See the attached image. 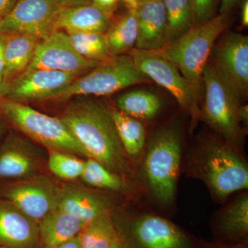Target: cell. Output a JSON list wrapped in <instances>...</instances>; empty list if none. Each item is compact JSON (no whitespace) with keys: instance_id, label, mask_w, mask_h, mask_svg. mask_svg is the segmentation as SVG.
<instances>
[{"instance_id":"cell-1","label":"cell","mask_w":248,"mask_h":248,"mask_svg":"<svg viewBox=\"0 0 248 248\" xmlns=\"http://www.w3.org/2000/svg\"><path fill=\"white\" fill-rule=\"evenodd\" d=\"M86 151L88 158L99 161L125 179L133 172L117 135L112 111L92 101L74 103L60 116Z\"/></svg>"},{"instance_id":"cell-2","label":"cell","mask_w":248,"mask_h":248,"mask_svg":"<svg viewBox=\"0 0 248 248\" xmlns=\"http://www.w3.org/2000/svg\"><path fill=\"white\" fill-rule=\"evenodd\" d=\"M182 156V134L173 125L156 131L145 150L141 177L152 198L162 206H170L175 199Z\"/></svg>"},{"instance_id":"cell-3","label":"cell","mask_w":248,"mask_h":248,"mask_svg":"<svg viewBox=\"0 0 248 248\" xmlns=\"http://www.w3.org/2000/svg\"><path fill=\"white\" fill-rule=\"evenodd\" d=\"M189 167L192 176L202 180L219 202L248 189L247 164L226 142H205L192 155Z\"/></svg>"},{"instance_id":"cell-4","label":"cell","mask_w":248,"mask_h":248,"mask_svg":"<svg viewBox=\"0 0 248 248\" xmlns=\"http://www.w3.org/2000/svg\"><path fill=\"white\" fill-rule=\"evenodd\" d=\"M229 24L228 14L197 24L187 33L163 48L153 50L177 67L200 102L202 76L215 42Z\"/></svg>"},{"instance_id":"cell-5","label":"cell","mask_w":248,"mask_h":248,"mask_svg":"<svg viewBox=\"0 0 248 248\" xmlns=\"http://www.w3.org/2000/svg\"><path fill=\"white\" fill-rule=\"evenodd\" d=\"M202 81L205 86V99L200 118L227 144L239 152L245 133L239 116L242 100L210 60L204 68Z\"/></svg>"},{"instance_id":"cell-6","label":"cell","mask_w":248,"mask_h":248,"mask_svg":"<svg viewBox=\"0 0 248 248\" xmlns=\"http://www.w3.org/2000/svg\"><path fill=\"white\" fill-rule=\"evenodd\" d=\"M150 81L129 55H120L102 62L84 76L78 77L50 99L63 101L75 96L109 95L128 86Z\"/></svg>"},{"instance_id":"cell-7","label":"cell","mask_w":248,"mask_h":248,"mask_svg":"<svg viewBox=\"0 0 248 248\" xmlns=\"http://www.w3.org/2000/svg\"><path fill=\"white\" fill-rule=\"evenodd\" d=\"M114 221L126 248L209 247L167 218L153 214H140L122 222Z\"/></svg>"},{"instance_id":"cell-8","label":"cell","mask_w":248,"mask_h":248,"mask_svg":"<svg viewBox=\"0 0 248 248\" xmlns=\"http://www.w3.org/2000/svg\"><path fill=\"white\" fill-rule=\"evenodd\" d=\"M1 110L21 131L49 150L76 153L88 157L86 151L60 117L46 115L24 103L10 99L2 102Z\"/></svg>"},{"instance_id":"cell-9","label":"cell","mask_w":248,"mask_h":248,"mask_svg":"<svg viewBox=\"0 0 248 248\" xmlns=\"http://www.w3.org/2000/svg\"><path fill=\"white\" fill-rule=\"evenodd\" d=\"M129 54L137 68L150 79L169 91L190 115L192 124L196 125L200 119V102L177 67L153 50L135 48Z\"/></svg>"},{"instance_id":"cell-10","label":"cell","mask_w":248,"mask_h":248,"mask_svg":"<svg viewBox=\"0 0 248 248\" xmlns=\"http://www.w3.org/2000/svg\"><path fill=\"white\" fill-rule=\"evenodd\" d=\"M61 7L57 0H17L9 14L0 18V34H22L42 40L55 31Z\"/></svg>"},{"instance_id":"cell-11","label":"cell","mask_w":248,"mask_h":248,"mask_svg":"<svg viewBox=\"0 0 248 248\" xmlns=\"http://www.w3.org/2000/svg\"><path fill=\"white\" fill-rule=\"evenodd\" d=\"M101 63L83 58L73 48L68 33L56 30L37 42L33 58L24 73L51 70L80 76Z\"/></svg>"},{"instance_id":"cell-12","label":"cell","mask_w":248,"mask_h":248,"mask_svg":"<svg viewBox=\"0 0 248 248\" xmlns=\"http://www.w3.org/2000/svg\"><path fill=\"white\" fill-rule=\"evenodd\" d=\"M63 186L46 176L33 175L23 179L6 191L9 202L32 220L40 223L58 208Z\"/></svg>"},{"instance_id":"cell-13","label":"cell","mask_w":248,"mask_h":248,"mask_svg":"<svg viewBox=\"0 0 248 248\" xmlns=\"http://www.w3.org/2000/svg\"><path fill=\"white\" fill-rule=\"evenodd\" d=\"M210 60L241 100L248 94V37L228 32L213 47Z\"/></svg>"},{"instance_id":"cell-14","label":"cell","mask_w":248,"mask_h":248,"mask_svg":"<svg viewBox=\"0 0 248 248\" xmlns=\"http://www.w3.org/2000/svg\"><path fill=\"white\" fill-rule=\"evenodd\" d=\"M79 76L51 70H35L22 73L2 88L7 99L24 103L50 99Z\"/></svg>"},{"instance_id":"cell-15","label":"cell","mask_w":248,"mask_h":248,"mask_svg":"<svg viewBox=\"0 0 248 248\" xmlns=\"http://www.w3.org/2000/svg\"><path fill=\"white\" fill-rule=\"evenodd\" d=\"M0 246L42 248L38 223L10 202L0 203Z\"/></svg>"},{"instance_id":"cell-16","label":"cell","mask_w":248,"mask_h":248,"mask_svg":"<svg viewBox=\"0 0 248 248\" xmlns=\"http://www.w3.org/2000/svg\"><path fill=\"white\" fill-rule=\"evenodd\" d=\"M137 49L156 50L166 45V12L162 0L147 1L136 9Z\"/></svg>"},{"instance_id":"cell-17","label":"cell","mask_w":248,"mask_h":248,"mask_svg":"<svg viewBox=\"0 0 248 248\" xmlns=\"http://www.w3.org/2000/svg\"><path fill=\"white\" fill-rule=\"evenodd\" d=\"M212 228L217 243L248 242V196L242 194L214 217Z\"/></svg>"},{"instance_id":"cell-18","label":"cell","mask_w":248,"mask_h":248,"mask_svg":"<svg viewBox=\"0 0 248 248\" xmlns=\"http://www.w3.org/2000/svg\"><path fill=\"white\" fill-rule=\"evenodd\" d=\"M58 208L76 217L86 225L110 211L108 201L104 196L72 185L63 186Z\"/></svg>"},{"instance_id":"cell-19","label":"cell","mask_w":248,"mask_h":248,"mask_svg":"<svg viewBox=\"0 0 248 248\" xmlns=\"http://www.w3.org/2000/svg\"><path fill=\"white\" fill-rule=\"evenodd\" d=\"M111 16L93 4L61 7L57 16L55 31L67 33L97 32L105 33L111 24Z\"/></svg>"},{"instance_id":"cell-20","label":"cell","mask_w":248,"mask_h":248,"mask_svg":"<svg viewBox=\"0 0 248 248\" xmlns=\"http://www.w3.org/2000/svg\"><path fill=\"white\" fill-rule=\"evenodd\" d=\"M86 224L76 217L55 209L39 223V232L42 248L55 247L76 237Z\"/></svg>"},{"instance_id":"cell-21","label":"cell","mask_w":248,"mask_h":248,"mask_svg":"<svg viewBox=\"0 0 248 248\" xmlns=\"http://www.w3.org/2000/svg\"><path fill=\"white\" fill-rule=\"evenodd\" d=\"M38 155L25 141H17L0 153V177L26 179L35 175Z\"/></svg>"},{"instance_id":"cell-22","label":"cell","mask_w":248,"mask_h":248,"mask_svg":"<svg viewBox=\"0 0 248 248\" xmlns=\"http://www.w3.org/2000/svg\"><path fill=\"white\" fill-rule=\"evenodd\" d=\"M39 41L32 36L6 34L3 86L21 76L27 69Z\"/></svg>"},{"instance_id":"cell-23","label":"cell","mask_w":248,"mask_h":248,"mask_svg":"<svg viewBox=\"0 0 248 248\" xmlns=\"http://www.w3.org/2000/svg\"><path fill=\"white\" fill-rule=\"evenodd\" d=\"M105 37L108 50L112 58L130 51L138 38L136 9H129L117 22L110 24Z\"/></svg>"},{"instance_id":"cell-24","label":"cell","mask_w":248,"mask_h":248,"mask_svg":"<svg viewBox=\"0 0 248 248\" xmlns=\"http://www.w3.org/2000/svg\"><path fill=\"white\" fill-rule=\"evenodd\" d=\"M112 119L117 135L125 154L130 157H138L144 151L146 132L143 124L120 110L112 111Z\"/></svg>"},{"instance_id":"cell-25","label":"cell","mask_w":248,"mask_h":248,"mask_svg":"<svg viewBox=\"0 0 248 248\" xmlns=\"http://www.w3.org/2000/svg\"><path fill=\"white\" fill-rule=\"evenodd\" d=\"M166 12V45L187 33L196 25L193 0H162Z\"/></svg>"},{"instance_id":"cell-26","label":"cell","mask_w":248,"mask_h":248,"mask_svg":"<svg viewBox=\"0 0 248 248\" xmlns=\"http://www.w3.org/2000/svg\"><path fill=\"white\" fill-rule=\"evenodd\" d=\"M81 248H108L120 239L111 211L90 222L79 233Z\"/></svg>"},{"instance_id":"cell-27","label":"cell","mask_w":248,"mask_h":248,"mask_svg":"<svg viewBox=\"0 0 248 248\" xmlns=\"http://www.w3.org/2000/svg\"><path fill=\"white\" fill-rule=\"evenodd\" d=\"M119 110L137 120H151L161 109L159 98L146 91H131L117 99Z\"/></svg>"},{"instance_id":"cell-28","label":"cell","mask_w":248,"mask_h":248,"mask_svg":"<svg viewBox=\"0 0 248 248\" xmlns=\"http://www.w3.org/2000/svg\"><path fill=\"white\" fill-rule=\"evenodd\" d=\"M75 50L83 58L99 62L112 58L108 50L105 33L97 32H77L68 33Z\"/></svg>"},{"instance_id":"cell-29","label":"cell","mask_w":248,"mask_h":248,"mask_svg":"<svg viewBox=\"0 0 248 248\" xmlns=\"http://www.w3.org/2000/svg\"><path fill=\"white\" fill-rule=\"evenodd\" d=\"M81 179L88 185L112 191H124L128 187L125 178L107 169L96 160L85 161Z\"/></svg>"},{"instance_id":"cell-30","label":"cell","mask_w":248,"mask_h":248,"mask_svg":"<svg viewBox=\"0 0 248 248\" xmlns=\"http://www.w3.org/2000/svg\"><path fill=\"white\" fill-rule=\"evenodd\" d=\"M85 161L66 152L49 150L48 167L57 177L72 181L81 177Z\"/></svg>"},{"instance_id":"cell-31","label":"cell","mask_w":248,"mask_h":248,"mask_svg":"<svg viewBox=\"0 0 248 248\" xmlns=\"http://www.w3.org/2000/svg\"><path fill=\"white\" fill-rule=\"evenodd\" d=\"M217 0H193L195 23L202 24L215 17Z\"/></svg>"},{"instance_id":"cell-32","label":"cell","mask_w":248,"mask_h":248,"mask_svg":"<svg viewBox=\"0 0 248 248\" xmlns=\"http://www.w3.org/2000/svg\"><path fill=\"white\" fill-rule=\"evenodd\" d=\"M117 1L118 0H91V3L111 16L115 11Z\"/></svg>"},{"instance_id":"cell-33","label":"cell","mask_w":248,"mask_h":248,"mask_svg":"<svg viewBox=\"0 0 248 248\" xmlns=\"http://www.w3.org/2000/svg\"><path fill=\"white\" fill-rule=\"evenodd\" d=\"M6 34H0V82L3 84V77L4 73V46Z\"/></svg>"},{"instance_id":"cell-34","label":"cell","mask_w":248,"mask_h":248,"mask_svg":"<svg viewBox=\"0 0 248 248\" xmlns=\"http://www.w3.org/2000/svg\"><path fill=\"white\" fill-rule=\"evenodd\" d=\"M17 1V0H0V17L9 14Z\"/></svg>"},{"instance_id":"cell-35","label":"cell","mask_w":248,"mask_h":248,"mask_svg":"<svg viewBox=\"0 0 248 248\" xmlns=\"http://www.w3.org/2000/svg\"><path fill=\"white\" fill-rule=\"evenodd\" d=\"M57 1L62 7H69V6L92 4L91 0H57Z\"/></svg>"},{"instance_id":"cell-36","label":"cell","mask_w":248,"mask_h":248,"mask_svg":"<svg viewBox=\"0 0 248 248\" xmlns=\"http://www.w3.org/2000/svg\"><path fill=\"white\" fill-rule=\"evenodd\" d=\"M239 1L240 0H221L220 14H228Z\"/></svg>"},{"instance_id":"cell-37","label":"cell","mask_w":248,"mask_h":248,"mask_svg":"<svg viewBox=\"0 0 248 248\" xmlns=\"http://www.w3.org/2000/svg\"><path fill=\"white\" fill-rule=\"evenodd\" d=\"M208 248H248V243H237V244H222V243H215L209 246Z\"/></svg>"},{"instance_id":"cell-38","label":"cell","mask_w":248,"mask_h":248,"mask_svg":"<svg viewBox=\"0 0 248 248\" xmlns=\"http://www.w3.org/2000/svg\"><path fill=\"white\" fill-rule=\"evenodd\" d=\"M52 248H81L79 235L69 241H66L63 244L58 245V246Z\"/></svg>"},{"instance_id":"cell-39","label":"cell","mask_w":248,"mask_h":248,"mask_svg":"<svg viewBox=\"0 0 248 248\" xmlns=\"http://www.w3.org/2000/svg\"><path fill=\"white\" fill-rule=\"evenodd\" d=\"M240 122L242 125L248 126V105H241L239 111Z\"/></svg>"},{"instance_id":"cell-40","label":"cell","mask_w":248,"mask_h":248,"mask_svg":"<svg viewBox=\"0 0 248 248\" xmlns=\"http://www.w3.org/2000/svg\"><path fill=\"white\" fill-rule=\"evenodd\" d=\"M241 25L244 27L248 26V0H244L241 7Z\"/></svg>"},{"instance_id":"cell-41","label":"cell","mask_w":248,"mask_h":248,"mask_svg":"<svg viewBox=\"0 0 248 248\" xmlns=\"http://www.w3.org/2000/svg\"><path fill=\"white\" fill-rule=\"evenodd\" d=\"M125 3L130 9H137L138 6V0H122Z\"/></svg>"},{"instance_id":"cell-42","label":"cell","mask_w":248,"mask_h":248,"mask_svg":"<svg viewBox=\"0 0 248 248\" xmlns=\"http://www.w3.org/2000/svg\"><path fill=\"white\" fill-rule=\"evenodd\" d=\"M108 248H125V244H124V243L123 242V241H122V239L118 240V241H116L115 244H113L112 245V246H110V247Z\"/></svg>"},{"instance_id":"cell-43","label":"cell","mask_w":248,"mask_h":248,"mask_svg":"<svg viewBox=\"0 0 248 248\" xmlns=\"http://www.w3.org/2000/svg\"><path fill=\"white\" fill-rule=\"evenodd\" d=\"M154 1V0H138V5L142 3L147 2V1Z\"/></svg>"},{"instance_id":"cell-44","label":"cell","mask_w":248,"mask_h":248,"mask_svg":"<svg viewBox=\"0 0 248 248\" xmlns=\"http://www.w3.org/2000/svg\"><path fill=\"white\" fill-rule=\"evenodd\" d=\"M2 87H3L2 82H0V94H1V92H2Z\"/></svg>"},{"instance_id":"cell-45","label":"cell","mask_w":248,"mask_h":248,"mask_svg":"<svg viewBox=\"0 0 248 248\" xmlns=\"http://www.w3.org/2000/svg\"><path fill=\"white\" fill-rule=\"evenodd\" d=\"M0 248H6L1 247V246H0Z\"/></svg>"},{"instance_id":"cell-46","label":"cell","mask_w":248,"mask_h":248,"mask_svg":"<svg viewBox=\"0 0 248 248\" xmlns=\"http://www.w3.org/2000/svg\"><path fill=\"white\" fill-rule=\"evenodd\" d=\"M0 18H1V17H0Z\"/></svg>"}]
</instances>
